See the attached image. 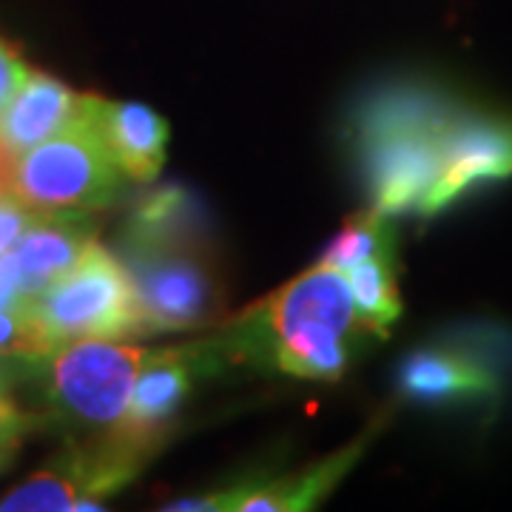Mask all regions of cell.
Wrapping results in <instances>:
<instances>
[{
  "mask_svg": "<svg viewBox=\"0 0 512 512\" xmlns=\"http://www.w3.org/2000/svg\"><path fill=\"white\" fill-rule=\"evenodd\" d=\"M83 100L86 94L72 92L52 74L29 72L12 100L0 109V143L15 157L26 154L72 126L83 111Z\"/></svg>",
  "mask_w": 512,
  "mask_h": 512,
  "instance_id": "obj_11",
  "label": "cell"
},
{
  "mask_svg": "<svg viewBox=\"0 0 512 512\" xmlns=\"http://www.w3.org/2000/svg\"><path fill=\"white\" fill-rule=\"evenodd\" d=\"M29 72L32 69L20 60L18 52L0 40V109L12 100V94L18 92L20 83L29 77Z\"/></svg>",
  "mask_w": 512,
  "mask_h": 512,
  "instance_id": "obj_22",
  "label": "cell"
},
{
  "mask_svg": "<svg viewBox=\"0 0 512 512\" xmlns=\"http://www.w3.org/2000/svg\"><path fill=\"white\" fill-rule=\"evenodd\" d=\"M43 359H32V356H3L0 353V393L6 396L15 387H20V384L37 382V373H40Z\"/></svg>",
  "mask_w": 512,
  "mask_h": 512,
  "instance_id": "obj_21",
  "label": "cell"
},
{
  "mask_svg": "<svg viewBox=\"0 0 512 512\" xmlns=\"http://www.w3.org/2000/svg\"><path fill=\"white\" fill-rule=\"evenodd\" d=\"M37 217H40V211L20 202L12 191L0 194V254L12 251L20 237L35 225Z\"/></svg>",
  "mask_w": 512,
  "mask_h": 512,
  "instance_id": "obj_19",
  "label": "cell"
},
{
  "mask_svg": "<svg viewBox=\"0 0 512 512\" xmlns=\"http://www.w3.org/2000/svg\"><path fill=\"white\" fill-rule=\"evenodd\" d=\"M512 177V120L498 114L458 111L444 134V168L419 214L430 217L478 183Z\"/></svg>",
  "mask_w": 512,
  "mask_h": 512,
  "instance_id": "obj_8",
  "label": "cell"
},
{
  "mask_svg": "<svg viewBox=\"0 0 512 512\" xmlns=\"http://www.w3.org/2000/svg\"><path fill=\"white\" fill-rule=\"evenodd\" d=\"M15 154L9 151V148L0 143V194H6L9 191V185H12V174H15Z\"/></svg>",
  "mask_w": 512,
  "mask_h": 512,
  "instance_id": "obj_23",
  "label": "cell"
},
{
  "mask_svg": "<svg viewBox=\"0 0 512 512\" xmlns=\"http://www.w3.org/2000/svg\"><path fill=\"white\" fill-rule=\"evenodd\" d=\"M40 419L26 416L9 396L0 393V473L15 461L26 433H32Z\"/></svg>",
  "mask_w": 512,
  "mask_h": 512,
  "instance_id": "obj_18",
  "label": "cell"
},
{
  "mask_svg": "<svg viewBox=\"0 0 512 512\" xmlns=\"http://www.w3.org/2000/svg\"><path fill=\"white\" fill-rule=\"evenodd\" d=\"M350 291L359 322L370 336H387L390 325L402 316V296L396 282V259H367L350 268Z\"/></svg>",
  "mask_w": 512,
  "mask_h": 512,
  "instance_id": "obj_15",
  "label": "cell"
},
{
  "mask_svg": "<svg viewBox=\"0 0 512 512\" xmlns=\"http://www.w3.org/2000/svg\"><path fill=\"white\" fill-rule=\"evenodd\" d=\"M296 328H330L365 339L367 328L359 322L345 271L316 265L308 274L296 276L282 291L274 293L256 316H245L234 342L259 353L262 345Z\"/></svg>",
  "mask_w": 512,
  "mask_h": 512,
  "instance_id": "obj_6",
  "label": "cell"
},
{
  "mask_svg": "<svg viewBox=\"0 0 512 512\" xmlns=\"http://www.w3.org/2000/svg\"><path fill=\"white\" fill-rule=\"evenodd\" d=\"M89 117L128 180H157L168 143V123L157 111L140 103H114L89 94Z\"/></svg>",
  "mask_w": 512,
  "mask_h": 512,
  "instance_id": "obj_10",
  "label": "cell"
},
{
  "mask_svg": "<svg viewBox=\"0 0 512 512\" xmlns=\"http://www.w3.org/2000/svg\"><path fill=\"white\" fill-rule=\"evenodd\" d=\"M399 387L419 404H458L490 396L495 376L476 359L444 348L413 350L399 367Z\"/></svg>",
  "mask_w": 512,
  "mask_h": 512,
  "instance_id": "obj_13",
  "label": "cell"
},
{
  "mask_svg": "<svg viewBox=\"0 0 512 512\" xmlns=\"http://www.w3.org/2000/svg\"><path fill=\"white\" fill-rule=\"evenodd\" d=\"M146 359L148 348L117 339H74L57 345L37 373L49 421L72 444L120 436Z\"/></svg>",
  "mask_w": 512,
  "mask_h": 512,
  "instance_id": "obj_3",
  "label": "cell"
},
{
  "mask_svg": "<svg viewBox=\"0 0 512 512\" xmlns=\"http://www.w3.org/2000/svg\"><path fill=\"white\" fill-rule=\"evenodd\" d=\"M376 427L365 430V436L348 444L345 450L333 453L319 464H311L299 473L285 478H271V481H259V478H245L239 484H231L217 493L200 495V498H180L174 504H165V510L177 512H299L313 510L322 498L333 493V487L342 481L350 467L362 458L365 447L373 439Z\"/></svg>",
  "mask_w": 512,
  "mask_h": 512,
  "instance_id": "obj_7",
  "label": "cell"
},
{
  "mask_svg": "<svg viewBox=\"0 0 512 512\" xmlns=\"http://www.w3.org/2000/svg\"><path fill=\"white\" fill-rule=\"evenodd\" d=\"M211 365H217L214 345L148 350L146 365L134 384L123 433L157 450L171 419L188 399L197 376H202Z\"/></svg>",
  "mask_w": 512,
  "mask_h": 512,
  "instance_id": "obj_9",
  "label": "cell"
},
{
  "mask_svg": "<svg viewBox=\"0 0 512 512\" xmlns=\"http://www.w3.org/2000/svg\"><path fill=\"white\" fill-rule=\"evenodd\" d=\"M94 242L97 222L89 211H40L35 225L15 245L26 293L35 299L46 291Z\"/></svg>",
  "mask_w": 512,
  "mask_h": 512,
  "instance_id": "obj_12",
  "label": "cell"
},
{
  "mask_svg": "<svg viewBox=\"0 0 512 512\" xmlns=\"http://www.w3.org/2000/svg\"><path fill=\"white\" fill-rule=\"evenodd\" d=\"M117 256L148 333L202 328L222 313L220 268L205 242L200 205L183 188L165 185L134 205Z\"/></svg>",
  "mask_w": 512,
  "mask_h": 512,
  "instance_id": "obj_1",
  "label": "cell"
},
{
  "mask_svg": "<svg viewBox=\"0 0 512 512\" xmlns=\"http://www.w3.org/2000/svg\"><path fill=\"white\" fill-rule=\"evenodd\" d=\"M461 111L430 86H384L362 100L353 143L362 163L370 208L379 214L421 211L444 168V134Z\"/></svg>",
  "mask_w": 512,
  "mask_h": 512,
  "instance_id": "obj_2",
  "label": "cell"
},
{
  "mask_svg": "<svg viewBox=\"0 0 512 512\" xmlns=\"http://www.w3.org/2000/svg\"><path fill=\"white\" fill-rule=\"evenodd\" d=\"M29 299H32V296L26 293L18 254H15V248H12V251L0 254V311L26 305Z\"/></svg>",
  "mask_w": 512,
  "mask_h": 512,
  "instance_id": "obj_20",
  "label": "cell"
},
{
  "mask_svg": "<svg viewBox=\"0 0 512 512\" xmlns=\"http://www.w3.org/2000/svg\"><path fill=\"white\" fill-rule=\"evenodd\" d=\"M94 498L92 473L86 467V458L66 444L60 456L52 458L49 467L37 470L20 487L0 498V512H55L74 510L77 501Z\"/></svg>",
  "mask_w": 512,
  "mask_h": 512,
  "instance_id": "obj_14",
  "label": "cell"
},
{
  "mask_svg": "<svg viewBox=\"0 0 512 512\" xmlns=\"http://www.w3.org/2000/svg\"><path fill=\"white\" fill-rule=\"evenodd\" d=\"M367 259H396V231L387 222V214H379L373 208L345 222V228L322 254L319 265L348 274L350 268L362 265Z\"/></svg>",
  "mask_w": 512,
  "mask_h": 512,
  "instance_id": "obj_16",
  "label": "cell"
},
{
  "mask_svg": "<svg viewBox=\"0 0 512 512\" xmlns=\"http://www.w3.org/2000/svg\"><path fill=\"white\" fill-rule=\"evenodd\" d=\"M55 345L74 339L148 336L137 293L120 256L94 242L86 254L32 299Z\"/></svg>",
  "mask_w": 512,
  "mask_h": 512,
  "instance_id": "obj_5",
  "label": "cell"
},
{
  "mask_svg": "<svg viewBox=\"0 0 512 512\" xmlns=\"http://www.w3.org/2000/svg\"><path fill=\"white\" fill-rule=\"evenodd\" d=\"M126 171L89 117V94L72 126L15 160L9 191L37 211H94L123 194Z\"/></svg>",
  "mask_w": 512,
  "mask_h": 512,
  "instance_id": "obj_4",
  "label": "cell"
},
{
  "mask_svg": "<svg viewBox=\"0 0 512 512\" xmlns=\"http://www.w3.org/2000/svg\"><path fill=\"white\" fill-rule=\"evenodd\" d=\"M57 345L49 339L43 322L37 319L32 299L18 308L0 311V353L3 356H32L43 359L49 356Z\"/></svg>",
  "mask_w": 512,
  "mask_h": 512,
  "instance_id": "obj_17",
  "label": "cell"
}]
</instances>
